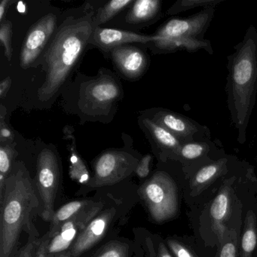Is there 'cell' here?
<instances>
[{
  "label": "cell",
  "mask_w": 257,
  "mask_h": 257,
  "mask_svg": "<svg viewBox=\"0 0 257 257\" xmlns=\"http://www.w3.org/2000/svg\"><path fill=\"white\" fill-rule=\"evenodd\" d=\"M223 149L219 148L210 139L192 141L182 144L174 162L181 165L186 178L201 165L218 160L226 156Z\"/></svg>",
  "instance_id": "13"
},
{
  "label": "cell",
  "mask_w": 257,
  "mask_h": 257,
  "mask_svg": "<svg viewBox=\"0 0 257 257\" xmlns=\"http://www.w3.org/2000/svg\"><path fill=\"white\" fill-rule=\"evenodd\" d=\"M28 240L26 243L19 249L16 257H37L41 237L35 224L33 222L26 231Z\"/></svg>",
  "instance_id": "28"
},
{
  "label": "cell",
  "mask_w": 257,
  "mask_h": 257,
  "mask_svg": "<svg viewBox=\"0 0 257 257\" xmlns=\"http://www.w3.org/2000/svg\"><path fill=\"white\" fill-rule=\"evenodd\" d=\"M111 190L112 186L99 189L95 193L97 198L92 204L63 224L58 234L49 240L48 245L49 255H55L70 249L79 234L104 207Z\"/></svg>",
  "instance_id": "9"
},
{
  "label": "cell",
  "mask_w": 257,
  "mask_h": 257,
  "mask_svg": "<svg viewBox=\"0 0 257 257\" xmlns=\"http://www.w3.org/2000/svg\"><path fill=\"white\" fill-rule=\"evenodd\" d=\"M215 14V7H207L186 19H173L165 23L156 34L161 39L204 40Z\"/></svg>",
  "instance_id": "10"
},
{
  "label": "cell",
  "mask_w": 257,
  "mask_h": 257,
  "mask_svg": "<svg viewBox=\"0 0 257 257\" xmlns=\"http://www.w3.org/2000/svg\"><path fill=\"white\" fill-rule=\"evenodd\" d=\"M227 57L225 92L231 124L240 145L246 141V130L257 94V30L249 27L243 40Z\"/></svg>",
  "instance_id": "1"
},
{
  "label": "cell",
  "mask_w": 257,
  "mask_h": 257,
  "mask_svg": "<svg viewBox=\"0 0 257 257\" xmlns=\"http://www.w3.org/2000/svg\"><path fill=\"white\" fill-rule=\"evenodd\" d=\"M153 161V156L147 154L144 156L142 159H140L139 163L137 167L135 174L140 179H146L148 177L150 173V165Z\"/></svg>",
  "instance_id": "33"
},
{
  "label": "cell",
  "mask_w": 257,
  "mask_h": 257,
  "mask_svg": "<svg viewBox=\"0 0 257 257\" xmlns=\"http://www.w3.org/2000/svg\"><path fill=\"white\" fill-rule=\"evenodd\" d=\"M155 36V35H154ZM156 37L153 42L155 47L165 52H175L177 51H187L195 52L204 50L210 55H213L211 43L209 40H194V39H161Z\"/></svg>",
  "instance_id": "23"
},
{
  "label": "cell",
  "mask_w": 257,
  "mask_h": 257,
  "mask_svg": "<svg viewBox=\"0 0 257 257\" xmlns=\"http://www.w3.org/2000/svg\"><path fill=\"white\" fill-rule=\"evenodd\" d=\"M112 58L121 73L130 79L141 76L148 63L145 54L132 46H120L112 49Z\"/></svg>",
  "instance_id": "15"
},
{
  "label": "cell",
  "mask_w": 257,
  "mask_h": 257,
  "mask_svg": "<svg viewBox=\"0 0 257 257\" xmlns=\"http://www.w3.org/2000/svg\"><path fill=\"white\" fill-rule=\"evenodd\" d=\"M91 17L67 20L58 30L46 55V78L39 90L42 101L58 91L92 37Z\"/></svg>",
  "instance_id": "3"
},
{
  "label": "cell",
  "mask_w": 257,
  "mask_h": 257,
  "mask_svg": "<svg viewBox=\"0 0 257 257\" xmlns=\"http://www.w3.org/2000/svg\"><path fill=\"white\" fill-rule=\"evenodd\" d=\"M89 257H140L133 240L113 237L100 245Z\"/></svg>",
  "instance_id": "24"
},
{
  "label": "cell",
  "mask_w": 257,
  "mask_h": 257,
  "mask_svg": "<svg viewBox=\"0 0 257 257\" xmlns=\"http://www.w3.org/2000/svg\"><path fill=\"white\" fill-rule=\"evenodd\" d=\"M61 175V167L56 154L47 149L43 150L37 159L35 186L40 202L39 214L46 222H51L55 214Z\"/></svg>",
  "instance_id": "8"
},
{
  "label": "cell",
  "mask_w": 257,
  "mask_h": 257,
  "mask_svg": "<svg viewBox=\"0 0 257 257\" xmlns=\"http://www.w3.org/2000/svg\"><path fill=\"white\" fill-rule=\"evenodd\" d=\"M0 41L4 45L5 55L9 61H11L13 56V48H12V23L6 21L2 23L0 28Z\"/></svg>",
  "instance_id": "32"
},
{
  "label": "cell",
  "mask_w": 257,
  "mask_h": 257,
  "mask_svg": "<svg viewBox=\"0 0 257 257\" xmlns=\"http://www.w3.org/2000/svg\"><path fill=\"white\" fill-rule=\"evenodd\" d=\"M53 257H72V255L70 254V251L66 250L64 251V252H60V253L53 255Z\"/></svg>",
  "instance_id": "38"
},
{
  "label": "cell",
  "mask_w": 257,
  "mask_h": 257,
  "mask_svg": "<svg viewBox=\"0 0 257 257\" xmlns=\"http://www.w3.org/2000/svg\"><path fill=\"white\" fill-rule=\"evenodd\" d=\"M120 95V88L112 79H100L85 89V102L93 107L103 108L113 103Z\"/></svg>",
  "instance_id": "19"
},
{
  "label": "cell",
  "mask_w": 257,
  "mask_h": 257,
  "mask_svg": "<svg viewBox=\"0 0 257 257\" xmlns=\"http://www.w3.org/2000/svg\"><path fill=\"white\" fill-rule=\"evenodd\" d=\"M57 19L53 14L42 18L30 30L21 52V66L27 68L40 56L53 34Z\"/></svg>",
  "instance_id": "14"
},
{
  "label": "cell",
  "mask_w": 257,
  "mask_h": 257,
  "mask_svg": "<svg viewBox=\"0 0 257 257\" xmlns=\"http://www.w3.org/2000/svg\"><path fill=\"white\" fill-rule=\"evenodd\" d=\"M243 164L237 161L229 172L222 179L216 196L209 204L207 210L210 228L215 236L216 244L223 235L232 219L238 200L236 199V183L240 180V172Z\"/></svg>",
  "instance_id": "7"
},
{
  "label": "cell",
  "mask_w": 257,
  "mask_h": 257,
  "mask_svg": "<svg viewBox=\"0 0 257 257\" xmlns=\"http://www.w3.org/2000/svg\"><path fill=\"white\" fill-rule=\"evenodd\" d=\"M70 177L73 181L79 183L80 187L86 186L91 177L85 162L73 148L70 151Z\"/></svg>",
  "instance_id": "26"
},
{
  "label": "cell",
  "mask_w": 257,
  "mask_h": 257,
  "mask_svg": "<svg viewBox=\"0 0 257 257\" xmlns=\"http://www.w3.org/2000/svg\"><path fill=\"white\" fill-rule=\"evenodd\" d=\"M40 202L29 172L14 165L0 194V257H16L22 232L33 223Z\"/></svg>",
  "instance_id": "2"
},
{
  "label": "cell",
  "mask_w": 257,
  "mask_h": 257,
  "mask_svg": "<svg viewBox=\"0 0 257 257\" xmlns=\"http://www.w3.org/2000/svg\"><path fill=\"white\" fill-rule=\"evenodd\" d=\"M133 3L132 0H112L108 3L99 12L97 16V25L106 23L111 20L114 16L122 11L125 7Z\"/></svg>",
  "instance_id": "30"
},
{
  "label": "cell",
  "mask_w": 257,
  "mask_h": 257,
  "mask_svg": "<svg viewBox=\"0 0 257 257\" xmlns=\"http://www.w3.org/2000/svg\"><path fill=\"white\" fill-rule=\"evenodd\" d=\"M10 4V0H4L0 4V22H3L5 16L6 11H7V7Z\"/></svg>",
  "instance_id": "36"
},
{
  "label": "cell",
  "mask_w": 257,
  "mask_h": 257,
  "mask_svg": "<svg viewBox=\"0 0 257 257\" xmlns=\"http://www.w3.org/2000/svg\"><path fill=\"white\" fill-rule=\"evenodd\" d=\"M12 85V79L10 77L6 78L5 79L0 83V97H4L6 94L8 92L9 89Z\"/></svg>",
  "instance_id": "35"
},
{
  "label": "cell",
  "mask_w": 257,
  "mask_h": 257,
  "mask_svg": "<svg viewBox=\"0 0 257 257\" xmlns=\"http://www.w3.org/2000/svg\"><path fill=\"white\" fill-rule=\"evenodd\" d=\"M97 195L94 194L91 198L74 200L64 204L58 210H55V214L50 222L49 231L46 232L49 239H52L58 234L64 222L92 204L95 201Z\"/></svg>",
  "instance_id": "22"
},
{
  "label": "cell",
  "mask_w": 257,
  "mask_h": 257,
  "mask_svg": "<svg viewBox=\"0 0 257 257\" xmlns=\"http://www.w3.org/2000/svg\"><path fill=\"white\" fill-rule=\"evenodd\" d=\"M144 123L159 150L160 160L163 162H174L177 152L183 144L181 141L165 127L155 122L152 118H145Z\"/></svg>",
  "instance_id": "18"
},
{
  "label": "cell",
  "mask_w": 257,
  "mask_h": 257,
  "mask_svg": "<svg viewBox=\"0 0 257 257\" xmlns=\"http://www.w3.org/2000/svg\"><path fill=\"white\" fill-rule=\"evenodd\" d=\"M165 240L174 257H199L190 245L187 244L180 237L170 236Z\"/></svg>",
  "instance_id": "31"
},
{
  "label": "cell",
  "mask_w": 257,
  "mask_h": 257,
  "mask_svg": "<svg viewBox=\"0 0 257 257\" xmlns=\"http://www.w3.org/2000/svg\"><path fill=\"white\" fill-rule=\"evenodd\" d=\"M134 242L140 257H174L165 238L144 227L134 228Z\"/></svg>",
  "instance_id": "17"
},
{
  "label": "cell",
  "mask_w": 257,
  "mask_h": 257,
  "mask_svg": "<svg viewBox=\"0 0 257 257\" xmlns=\"http://www.w3.org/2000/svg\"><path fill=\"white\" fill-rule=\"evenodd\" d=\"M152 119L171 132L182 144L211 138L210 129L207 126L168 109H159Z\"/></svg>",
  "instance_id": "11"
},
{
  "label": "cell",
  "mask_w": 257,
  "mask_h": 257,
  "mask_svg": "<svg viewBox=\"0 0 257 257\" xmlns=\"http://www.w3.org/2000/svg\"><path fill=\"white\" fill-rule=\"evenodd\" d=\"M49 240L50 239L48 237V234L46 233L43 237H41L37 257H53V255H49L48 253V245H49Z\"/></svg>",
  "instance_id": "34"
},
{
  "label": "cell",
  "mask_w": 257,
  "mask_h": 257,
  "mask_svg": "<svg viewBox=\"0 0 257 257\" xmlns=\"http://www.w3.org/2000/svg\"><path fill=\"white\" fill-rule=\"evenodd\" d=\"M140 160L127 152H104L93 163V174L86 186L79 187L77 196L87 195L93 191L119 184L135 174Z\"/></svg>",
  "instance_id": "6"
},
{
  "label": "cell",
  "mask_w": 257,
  "mask_h": 257,
  "mask_svg": "<svg viewBox=\"0 0 257 257\" xmlns=\"http://www.w3.org/2000/svg\"><path fill=\"white\" fill-rule=\"evenodd\" d=\"M14 159V150L9 146H1L0 148V194L4 192L6 182L11 174Z\"/></svg>",
  "instance_id": "27"
},
{
  "label": "cell",
  "mask_w": 257,
  "mask_h": 257,
  "mask_svg": "<svg viewBox=\"0 0 257 257\" xmlns=\"http://www.w3.org/2000/svg\"><path fill=\"white\" fill-rule=\"evenodd\" d=\"M93 42L103 49H113L132 43H153L155 36L141 35L128 31L109 28H96L92 34Z\"/></svg>",
  "instance_id": "16"
},
{
  "label": "cell",
  "mask_w": 257,
  "mask_h": 257,
  "mask_svg": "<svg viewBox=\"0 0 257 257\" xmlns=\"http://www.w3.org/2000/svg\"><path fill=\"white\" fill-rule=\"evenodd\" d=\"M225 0H178L168 10V15H177L183 12L203 7H216Z\"/></svg>",
  "instance_id": "29"
},
{
  "label": "cell",
  "mask_w": 257,
  "mask_h": 257,
  "mask_svg": "<svg viewBox=\"0 0 257 257\" xmlns=\"http://www.w3.org/2000/svg\"><path fill=\"white\" fill-rule=\"evenodd\" d=\"M178 187L171 174L159 170L138 188L139 201L148 213L150 221L163 224L177 217L180 208Z\"/></svg>",
  "instance_id": "5"
},
{
  "label": "cell",
  "mask_w": 257,
  "mask_h": 257,
  "mask_svg": "<svg viewBox=\"0 0 257 257\" xmlns=\"http://www.w3.org/2000/svg\"><path fill=\"white\" fill-rule=\"evenodd\" d=\"M113 186L104 207L69 249L72 257H81L109 236L115 235V232L127 222L129 213L139 201L138 189H121Z\"/></svg>",
  "instance_id": "4"
},
{
  "label": "cell",
  "mask_w": 257,
  "mask_h": 257,
  "mask_svg": "<svg viewBox=\"0 0 257 257\" xmlns=\"http://www.w3.org/2000/svg\"><path fill=\"white\" fill-rule=\"evenodd\" d=\"M237 159L235 156L226 155L218 160L211 161L193 171L186 177V195L189 198H195L204 190L214 184L218 180L225 177Z\"/></svg>",
  "instance_id": "12"
},
{
  "label": "cell",
  "mask_w": 257,
  "mask_h": 257,
  "mask_svg": "<svg viewBox=\"0 0 257 257\" xmlns=\"http://www.w3.org/2000/svg\"><path fill=\"white\" fill-rule=\"evenodd\" d=\"M242 210L243 206L240 201L234 221L232 222L231 220L229 226L216 244L217 251L215 257H238L239 243L243 225Z\"/></svg>",
  "instance_id": "20"
},
{
  "label": "cell",
  "mask_w": 257,
  "mask_h": 257,
  "mask_svg": "<svg viewBox=\"0 0 257 257\" xmlns=\"http://www.w3.org/2000/svg\"><path fill=\"white\" fill-rule=\"evenodd\" d=\"M161 4L159 0H138L134 4L127 16V22L130 23H141L155 19L160 13Z\"/></svg>",
  "instance_id": "25"
},
{
  "label": "cell",
  "mask_w": 257,
  "mask_h": 257,
  "mask_svg": "<svg viewBox=\"0 0 257 257\" xmlns=\"http://www.w3.org/2000/svg\"><path fill=\"white\" fill-rule=\"evenodd\" d=\"M1 138L2 139H11L12 138V132L10 129L7 128L6 127H2L1 128Z\"/></svg>",
  "instance_id": "37"
},
{
  "label": "cell",
  "mask_w": 257,
  "mask_h": 257,
  "mask_svg": "<svg viewBox=\"0 0 257 257\" xmlns=\"http://www.w3.org/2000/svg\"><path fill=\"white\" fill-rule=\"evenodd\" d=\"M238 257H257V204L249 207L243 219Z\"/></svg>",
  "instance_id": "21"
}]
</instances>
